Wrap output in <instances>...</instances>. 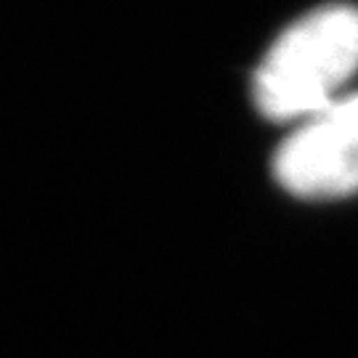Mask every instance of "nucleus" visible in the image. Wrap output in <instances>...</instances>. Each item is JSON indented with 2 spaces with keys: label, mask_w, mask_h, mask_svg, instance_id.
<instances>
[{
  "label": "nucleus",
  "mask_w": 358,
  "mask_h": 358,
  "mask_svg": "<svg viewBox=\"0 0 358 358\" xmlns=\"http://www.w3.org/2000/svg\"><path fill=\"white\" fill-rule=\"evenodd\" d=\"M358 72V8L327 6L273 43L255 75V99L271 120L316 117Z\"/></svg>",
  "instance_id": "nucleus-1"
},
{
  "label": "nucleus",
  "mask_w": 358,
  "mask_h": 358,
  "mask_svg": "<svg viewBox=\"0 0 358 358\" xmlns=\"http://www.w3.org/2000/svg\"><path fill=\"white\" fill-rule=\"evenodd\" d=\"M276 178L297 196L358 192V96L310 117L276 154Z\"/></svg>",
  "instance_id": "nucleus-2"
}]
</instances>
